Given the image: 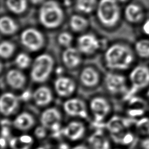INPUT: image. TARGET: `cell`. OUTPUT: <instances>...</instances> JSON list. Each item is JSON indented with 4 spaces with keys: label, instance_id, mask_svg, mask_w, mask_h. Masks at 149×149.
I'll use <instances>...</instances> for the list:
<instances>
[{
    "label": "cell",
    "instance_id": "cell-1",
    "mask_svg": "<svg viewBox=\"0 0 149 149\" xmlns=\"http://www.w3.org/2000/svg\"><path fill=\"white\" fill-rule=\"evenodd\" d=\"M137 56L133 46L123 41L108 45L104 49L102 61L108 71L124 72L134 66Z\"/></svg>",
    "mask_w": 149,
    "mask_h": 149
},
{
    "label": "cell",
    "instance_id": "cell-2",
    "mask_svg": "<svg viewBox=\"0 0 149 149\" xmlns=\"http://www.w3.org/2000/svg\"><path fill=\"white\" fill-rule=\"evenodd\" d=\"M37 17L44 29L53 31L63 25L66 15L63 8L57 1L46 0L40 6Z\"/></svg>",
    "mask_w": 149,
    "mask_h": 149
},
{
    "label": "cell",
    "instance_id": "cell-3",
    "mask_svg": "<svg viewBox=\"0 0 149 149\" xmlns=\"http://www.w3.org/2000/svg\"><path fill=\"white\" fill-rule=\"evenodd\" d=\"M95 13L98 23L107 30L116 29L123 17L118 0H99Z\"/></svg>",
    "mask_w": 149,
    "mask_h": 149
},
{
    "label": "cell",
    "instance_id": "cell-4",
    "mask_svg": "<svg viewBox=\"0 0 149 149\" xmlns=\"http://www.w3.org/2000/svg\"><path fill=\"white\" fill-rule=\"evenodd\" d=\"M56 68L55 58L52 54L39 53L33 59L30 68V79L34 83L44 84L51 77Z\"/></svg>",
    "mask_w": 149,
    "mask_h": 149
},
{
    "label": "cell",
    "instance_id": "cell-5",
    "mask_svg": "<svg viewBox=\"0 0 149 149\" xmlns=\"http://www.w3.org/2000/svg\"><path fill=\"white\" fill-rule=\"evenodd\" d=\"M19 41L25 50L30 53L40 52L47 43L44 33L34 26H29L23 29L19 33Z\"/></svg>",
    "mask_w": 149,
    "mask_h": 149
},
{
    "label": "cell",
    "instance_id": "cell-6",
    "mask_svg": "<svg viewBox=\"0 0 149 149\" xmlns=\"http://www.w3.org/2000/svg\"><path fill=\"white\" fill-rule=\"evenodd\" d=\"M102 83L107 93L116 97H125L130 89L128 77L122 72L108 71L104 76Z\"/></svg>",
    "mask_w": 149,
    "mask_h": 149
},
{
    "label": "cell",
    "instance_id": "cell-7",
    "mask_svg": "<svg viewBox=\"0 0 149 149\" xmlns=\"http://www.w3.org/2000/svg\"><path fill=\"white\" fill-rule=\"evenodd\" d=\"M127 77L130 89L126 97L129 98L138 91L149 87V66L144 64L135 65L129 70Z\"/></svg>",
    "mask_w": 149,
    "mask_h": 149
},
{
    "label": "cell",
    "instance_id": "cell-8",
    "mask_svg": "<svg viewBox=\"0 0 149 149\" xmlns=\"http://www.w3.org/2000/svg\"><path fill=\"white\" fill-rule=\"evenodd\" d=\"M76 47L83 56H90L102 49V41L95 34L86 32L76 39Z\"/></svg>",
    "mask_w": 149,
    "mask_h": 149
},
{
    "label": "cell",
    "instance_id": "cell-9",
    "mask_svg": "<svg viewBox=\"0 0 149 149\" xmlns=\"http://www.w3.org/2000/svg\"><path fill=\"white\" fill-rule=\"evenodd\" d=\"M101 72L93 65H86L81 67L78 74L80 85L86 90H93L103 81Z\"/></svg>",
    "mask_w": 149,
    "mask_h": 149
},
{
    "label": "cell",
    "instance_id": "cell-10",
    "mask_svg": "<svg viewBox=\"0 0 149 149\" xmlns=\"http://www.w3.org/2000/svg\"><path fill=\"white\" fill-rule=\"evenodd\" d=\"M77 87V83L73 77L62 74L58 75L54 79L52 89L57 96L67 99L73 96Z\"/></svg>",
    "mask_w": 149,
    "mask_h": 149
},
{
    "label": "cell",
    "instance_id": "cell-11",
    "mask_svg": "<svg viewBox=\"0 0 149 149\" xmlns=\"http://www.w3.org/2000/svg\"><path fill=\"white\" fill-rule=\"evenodd\" d=\"M88 108L95 120L97 122H100L104 120L110 113L112 105L107 97L97 94L90 98L88 104Z\"/></svg>",
    "mask_w": 149,
    "mask_h": 149
},
{
    "label": "cell",
    "instance_id": "cell-12",
    "mask_svg": "<svg viewBox=\"0 0 149 149\" xmlns=\"http://www.w3.org/2000/svg\"><path fill=\"white\" fill-rule=\"evenodd\" d=\"M4 83L13 91H22L27 83V77L23 70L13 67L8 69L4 73Z\"/></svg>",
    "mask_w": 149,
    "mask_h": 149
},
{
    "label": "cell",
    "instance_id": "cell-13",
    "mask_svg": "<svg viewBox=\"0 0 149 149\" xmlns=\"http://www.w3.org/2000/svg\"><path fill=\"white\" fill-rule=\"evenodd\" d=\"M62 107L65 112L69 116L81 118L88 117V105L79 97L73 96L65 99Z\"/></svg>",
    "mask_w": 149,
    "mask_h": 149
},
{
    "label": "cell",
    "instance_id": "cell-14",
    "mask_svg": "<svg viewBox=\"0 0 149 149\" xmlns=\"http://www.w3.org/2000/svg\"><path fill=\"white\" fill-rule=\"evenodd\" d=\"M123 17L130 24H141L146 18V11L140 3L131 2L123 10Z\"/></svg>",
    "mask_w": 149,
    "mask_h": 149
},
{
    "label": "cell",
    "instance_id": "cell-15",
    "mask_svg": "<svg viewBox=\"0 0 149 149\" xmlns=\"http://www.w3.org/2000/svg\"><path fill=\"white\" fill-rule=\"evenodd\" d=\"M83 55L76 47H70L63 49L61 54V61L63 68L74 70L80 68L83 62Z\"/></svg>",
    "mask_w": 149,
    "mask_h": 149
},
{
    "label": "cell",
    "instance_id": "cell-16",
    "mask_svg": "<svg viewBox=\"0 0 149 149\" xmlns=\"http://www.w3.org/2000/svg\"><path fill=\"white\" fill-rule=\"evenodd\" d=\"M21 100L11 91L3 92L0 98V111L4 116H9L15 113L20 105Z\"/></svg>",
    "mask_w": 149,
    "mask_h": 149
},
{
    "label": "cell",
    "instance_id": "cell-17",
    "mask_svg": "<svg viewBox=\"0 0 149 149\" xmlns=\"http://www.w3.org/2000/svg\"><path fill=\"white\" fill-rule=\"evenodd\" d=\"M54 92L53 89L44 84H39L31 93V101L39 107L49 106L54 101Z\"/></svg>",
    "mask_w": 149,
    "mask_h": 149
},
{
    "label": "cell",
    "instance_id": "cell-18",
    "mask_svg": "<svg viewBox=\"0 0 149 149\" xmlns=\"http://www.w3.org/2000/svg\"><path fill=\"white\" fill-rule=\"evenodd\" d=\"M62 115L56 107H50L45 108L40 116V122L42 126L54 131H57L60 127Z\"/></svg>",
    "mask_w": 149,
    "mask_h": 149
},
{
    "label": "cell",
    "instance_id": "cell-19",
    "mask_svg": "<svg viewBox=\"0 0 149 149\" xmlns=\"http://www.w3.org/2000/svg\"><path fill=\"white\" fill-rule=\"evenodd\" d=\"M68 26L72 33L81 34L87 32L90 27V21L86 15L76 12L70 16Z\"/></svg>",
    "mask_w": 149,
    "mask_h": 149
},
{
    "label": "cell",
    "instance_id": "cell-20",
    "mask_svg": "<svg viewBox=\"0 0 149 149\" xmlns=\"http://www.w3.org/2000/svg\"><path fill=\"white\" fill-rule=\"evenodd\" d=\"M19 31V24L12 16L2 15L0 18V32L2 36L10 37Z\"/></svg>",
    "mask_w": 149,
    "mask_h": 149
},
{
    "label": "cell",
    "instance_id": "cell-21",
    "mask_svg": "<svg viewBox=\"0 0 149 149\" xmlns=\"http://www.w3.org/2000/svg\"><path fill=\"white\" fill-rule=\"evenodd\" d=\"M85 127L80 122L72 121L63 129V134L68 139L72 140H76L80 139L84 134Z\"/></svg>",
    "mask_w": 149,
    "mask_h": 149
},
{
    "label": "cell",
    "instance_id": "cell-22",
    "mask_svg": "<svg viewBox=\"0 0 149 149\" xmlns=\"http://www.w3.org/2000/svg\"><path fill=\"white\" fill-rule=\"evenodd\" d=\"M35 120L30 113L24 111L19 113L15 118L13 125L17 129L27 130L30 129L34 125Z\"/></svg>",
    "mask_w": 149,
    "mask_h": 149
},
{
    "label": "cell",
    "instance_id": "cell-23",
    "mask_svg": "<svg viewBox=\"0 0 149 149\" xmlns=\"http://www.w3.org/2000/svg\"><path fill=\"white\" fill-rule=\"evenodd\" d=\"M28 0H5L8 10L15 16L24 15L28 9Z\"/></svg>",
    "mask_w": 149,
    "mask_h": 149
},
{
    "label": "cell",
    "instance_id": "cell-24",
    "mask_svg": "<svg viewBox=\"0 0 149 149\" xmlns=\"http://www.w3.org/2000/svg\"><path fill=\"white\" fill-rule=\"evenodd\" d=\"M99 0H76L74 9L77 13L88 15L95 12Z\"/></svg>",
    "mask_w": 149,
    "mask_h": 149
},
{
    "label": "cell",
    "instance_id": "cell-25",
    "mask_svg": "<svg viewBox=\"0 0 149 149\" xmlns=\"http://www.w3.org/2000/svg\"><path fill=\"white\" fill-rule=\"evenodd\" d=\"M133 47L137 58L144 60L149 59V37L137 39Z\"/></svg>",
    "mask_w": 149,
    "mask_h": 149
},
{
    "label": "cell",
    "instance_id": "cell-26",
    "mask_svg": "<svg viewBox=\"0 0 149 149\" xmlns=\"http://www.w3.org/2000/svg\"><path fill=\"white\" fill-rule=\"evenodd\" d=\"M17 51L16 44L9 40H3L0 43V56L2 60L7 61L15 57Z\"/></svg>",
    "mask_w": 149,
    "mask_h": 149
},
{
    "label": "cell",
    "instance_id": "cell-27",
    "mask_svg": "<svg viewBox=\"0 0 149 149\" xmlns=\"http://www.w3.org/2000/svg\"><path fill=\"white\" fill-rule=\"evenodd\" d=\"M88 142L93 149H109V142L104 133L97 130L90 136Z\"/></svg>",
    "mask_w": 149,
    "mask_h": 149
},
{
    "label": "cell",
    "instance_id": "cell-28",
    "mask_svg": "<svg viewBox=\"0 0 149 149\" xmlns=\"http://www.w3.org/2000/svg\"><path fill=\"white\" fill-rule=\"evenodd\" d=\"M33 59L27 51H22L17 53L14 57L15 66L22 70L30 69Z\"/></svg>",
    "mask_w": 149,
    "mask_h": 149
},
{
    "label": "cell",
    "instance_id": "cell-29",
    "mask_svg": "<svg viewBox=\"0 0 149 149\" xmlns=\"http://www.w3.org/2000/svg\"><path fill=\"white\" fill-rule=\"evenodd\" d=\"M126 126L125 119L119 116L112 117L107 123V127L112 134H116L123 132Z\"/></svg>",
    "mask_w": 149,
    "mask_h": 149
},
{
    "label": "cell",
    "instance_id": "cell-30",
    "mask_svg": "<svg viewBox=\"0 0 149 149\" xmlns=\"http://www.w3.org/2000/svg\"><path fill=\"white\" fill-rule=\"evenodd\" d=\"M74 41V36L71 31H61L58 33L56 37V43L63 49L73 46Z\"/></svg>",
    "mask_w": 149,
    "mask_h": 149
},
{
    "label": "cell",
    "instance_id": "cell-31",
    "mask_svg": "<svg viewBox=\"0 0 149 149\" xmlns=\"http://www.w3.org/2000/svg\"><path fill=\"white\" fill-rule=\"evenodd\" d=\"M112 137L115 141L123 144L130 143L133 140V136L131 134H125L123 132L118 134H112Z\"/></svg>",
    "mask_w": 149,
    "mask_h": 149
},
{
    "label": "cell",
    "instance_id": "cell-32",
    "mask_svg": "<svg viewBox=\"0 0 149 149\" xmlns=\"http://www.w3.org/2000/svg\"><path fill=\"white\" fill-rule=\"evenodd\" d=\"M12 149H29L31 145L23 141L20 137H14L10 140Z\"/></svg>",
    "mask_w": 149,
    "mask_h": 149
},
{
    "label": "cell",
    "instance_id": "cell-33",
    "mask_svg": "<svg viewBox=\"0 0 149 149\" xmlns=\"http://www.w3.org/2000/svg\"><path fill=\"white\" fill-rule=\"evenodd\" d=\"M137 127L141 132L149 134V118H144L140 119L137 123Z\"/></svg>",
    "mask_w": 149,
    "mask_h": 149
},
{
    "label": "cell",
    "instance_id": "cell-34",
    "mask_svg": "<svg viewBox=\"0 0 149 149\" xmlns=\"http://www.w3.org/2000/svg\"><path fill=\"white\" fill-rule=\"evenodd\" d=\"M140 28L142 33L146 37H149V17H146L141 23Z\"/></svg>",
    "mask_w": 149,
    "mask_h": 149
},
{
    "label": "cell",
    "instance_id": "cell-35",
    "mask_svg": "<svg viewBox=\"0 0 149 149\" xmlns=\"http://www.w3.org/2000/svg\"><path fill=\"white\" fill-rule=\"evenodd\" d=\"M46 128H45L44 126H38L37 127L34 132L35 135L39 139H42L44 138L46 135Z\"/></svg>",
    "mask_w": 149,
    "mask_h": 149
},
{
    "label": "cell",
    "instance_id": "cell-36",
    "mask_svg": "<svg viewBox=\"0 0 149 149\" xmlns=\"http://www.w3.org/2000/svg\"><path fill=\"white\" fill-rule=\"evenodd\" d=\"M19 137L24 143H26L28 144L31 145V144L33 143V139L30 136H27V135H23V136H20Z\"/></svg>",
    "mask_w": 149,
    "mask_h": 149
},
{
    "label": "cell",
    "instance_id": "cell-37",
    "mask_svg": "<svg viewBox=\"0 0 149 149\" xmlns=\"http://www.w3.org/2000/svg\"><path fill=\"white\" fill-rule=\"evenodd\" d=\"M46 0H28V1L34 5H41Z\"/></svg>",
    "mask_w": 149,
    "mask_h": 149
},
{
    "label": "cell",
    "instance_id": "cell-38",
    "mask_svg": "<svg viewBox=\"0 0 149 149\" xmlns=\"http://www.w3.org/2000/svg\"><path fill=\"white\" fill-rule=\"evenodd\" d=\"M142 146L145 149H149V139H146L143 141Z\"/></svg>",
    "mask_w": 149,
    "mask_h": 149
},
{
    "label": "cell",
    "instance_id": "cell-39",
    "mask_svg": "<svg viewBox=\"0 0 149 149\" xmlns=\"http://www.w3.org/2000/svg\"><path fill=\"white\" fill-rule=\"evenodd\" d=\"M5 139L6 138L3 137H1V149H3L5 148L6 144Z\"/></svg>",
    "mask_w": 149,
    "mask_h": 149
},
{
    "label": "cell",
    "instance_id": "cell-40",
    "mask_svg": "<svg viewBox=\"0 0 149 149\" xmlns=\"http://www.w3.org/2000/svg\"><path fill=\"white\" fill-rule=\"evenodd\" d=\"M72 149H88L86 147L83 146H77Z\"/></svg>",
    "mask_w": 149,
    "mask_h": 149
},
{
    "label": "cell",
    "instance_id": "cell-41",
    "mask_svg": "<svg viewBox=\"0 0 149 149\" xmlns=\"http://www.w3.org/2000/svg\"><path fill=\"white\" fill-rule=\"evenodd\" d=\"M146 97H147V100H149V87L146 89Z\"/></svg>",
    "mask_w": 149,
    "mask_h": 149
}]
</instances>
